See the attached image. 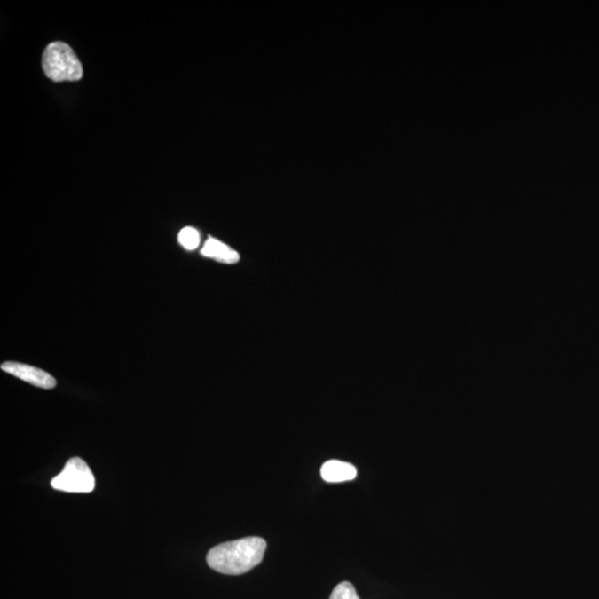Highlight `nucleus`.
Returning a JSON list of instances; mask_svg holds the SVG:
<instances>
[{
    "label": "nucleus",
    "mask_w": 599,
    "mask_h": 599,
    "mask_svg": "<svg viewBox=\"0 0 599 599\" xmlns=\"http://www.w3.org/2000/svg\"><path fill=\"white\" fill-rule=\"evenodd\" d=\"M266 541L261 537L226 541L215 546L207 555L208 565L225 575H241L259 565Z\"/></svg>",
    "instance_id": "obj_1"
},
{
    "label": "nucleus",
    "mask_w": 599,
    "mask_h": 599,
    "mask_svg": "<svg viewBox=\"0 0 599 599\" xmlns=\"http://www.w3.org/2000/svg\"><path fill=\"white\" fill-rule=\"evenodd\" d=\"M44 75L52 82H75L83 77V66L73 49L65 43L55 42L43 55Z\"/></svg>",
    "instance_id": "obj_2"
},
{
    "label": "nucleus",
    "mask_w": 599,
    "mask_h": 599,
    "mask_svg": "<svg viewBox=\"0 0 599 599\" xmlns=\"http://www.w3.org/2000/svg\"><path fill=\"white\" fill-rule=\"evenodd\" d=\"M95 485L91 468L80 457L67 461L62 472L51 479L53 490L67 493H91L95 490Z\"/></svg>",
    "instance_id": "obj_3"
},
{
    "label": "nucleus",
    "mask_w": 599,
    "mask_h": 599,
    "mask_svg": "<svg viewBox=\"0 0 599 599\" xmlns=\"http://www.w3.org/2000/svg\"><path fill=\"white\" fill-rule=\"evenodd\" d=\"M2 370L40 389L51 390L55 388L57 384L55 377L49 373L40 370L38 367L27 366V364L4 362L2 364Z\"/></svg>",
    "instance_id": "obj_4"
},
{
    "label": "nucleus",
    "mask_w": 599,
    "mask_h": 599,
    "mask_svg": "<svg viewBox=\"0 0 599 599\" xmlns=\"http://www.w3.org/2000/svg\"><path fill=\"white\" fill-rule=\"evenodd\" d=\"M357 474L354 465L337 460L327 461L321 468V477L328 483L352 481Z\"/></svg>",
    "instance_id": "obj_5"
},
{
    "label": "nucleus",
    "mask_w": 599,
    "mask_h": 599,
    "mask_svg": "<svg viewBox=\"0 0 599 599\" xmlns=\"http://www.w3.org/2000/svg\"><path fill=\"white\" fill-rule=\"evenodd\" d=\"M202 256L211 257L213 260L222 262V264H237L240 259L239 253L233 250L219 240L209 238L201 250Z\"/></svg>",
    "instance_id": "obj_6"
},
{
    "label": "nucleus",
    "mask_w": 599,
    "mask_h": 599,
    "mask_svg": "<svg viewBox=\"0 0 599 599\" xmlns=\"http://www.w3.org/2000/svg\"><path fill=\"white\" fill-rule=\"evenodd\" d=\"M179 242L185 250H194L197 248L200 243V234L197 230L191 228V226H186V228L182 229L179 233Z\"/></svg>",
    "instance_id": "obj_7"
},
{
    "label": "nucleus",
    "mask_w": 599,
    "mask_h": 599,
    "mask_svg": "<svg viewBox=\"0 0 599 599\" xmlns=\"http://www.w3.org/2000/svg\"><path fill=\"white\" fill-rule=\"evenodd\" d=\"M330 599H359V597L354 586L349 581H343L333 589Z\"/></svg>",
    "instance_id": "obj_8"
}]
</instances>
